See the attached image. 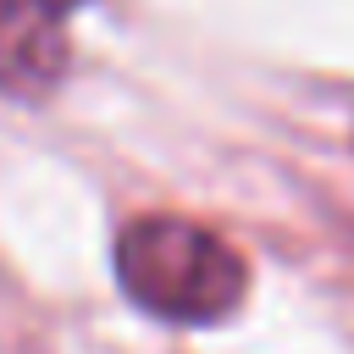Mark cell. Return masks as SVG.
Wrapping results in <instances>:
<instances>
[{"label":"cell","mask_w":354,"mask_h":354,"mask_svg":"<svg viewBox=\"0 0 354 354\" xmlns=\"http://www.w3.org/2000/svg\"><path fill=\"white\" fill-rule=\"evenodd\" d=\"M116 282L171 326H210L238 310L249 271L221 232L188 216H138L116 232Z\"/></svg>","instance_id":"6da1fadb"},{"label":"cell","mask_w":354,"mask_h":354,"mask_svg":"<svg viewBox=\"0 0 354 354\" xmlns=\"http://www.w3.org/2000/svg\"><path fill=\"white\" fill-rule=\"evenodd\" d=\"M83 0H0V94L39 100L66 72V22Z\"/></svg>","instance_id":"7a4b0ae2"}]
</instances>
